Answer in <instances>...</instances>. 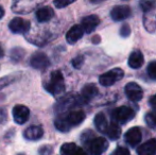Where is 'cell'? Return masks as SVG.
I'll return each instance as SVG.
<instances>
[{"label":"cell","instance_id":"6da1fadb","mask_svg":"<svg viewBox=\"0 0 156 155\" xmlns=\"http://www.w3.org/2000/svg\"><path fill=\"white\" fill-rule=\"evenodd\" d=\"M45 88L53 96H58L65 90L64 77L60 70H54L51 72L48 82L45 83Z\"/></svg>","mask_w":156,"mask_h":155},{"label":"cell","instance_id":"7a4b0ae2","mask_svg":"<svg viewBox=\"0 0 156 155\" xmlns=\"http://www.w3.org/2000/svg\"><path fill=\"white\" fill-rule=\"evenodd\" d=\"M112 117L116 123L125 124L135 117V112L129 106H120L112 113Z\"/></svg>","mask_w":156,"mask_h":155},{"label":"cell","instance_id":"3957f363","mask_svg":"<svg viewBox=\"0 0 156 155\" xmlns=\"http://www.w3.org/2000/svg\"><path fill=\"white\" fill-rule=\"evenodd\" d=\"M86 147L91 155H102L108 148V143L103 137H94L86 143Z\"/></svg>","mask_w":156,"mask_h":155},{"label":"cell","instance_id":"277c9868","mask_svg":"<svg viewBox=\"0 0 156 155\" xmlns=\"http://www.w3.org/2000/svg\"><path fill=\"white\" fill-rule=\"evenodd\" d=\"M124 76V71L121 68H114L113 70H109L107 72L103 73L99 78V82L103 86H111L120 81Z\"/></svg>","mask_w":156,"mask_h":155},{"label":"cell","instance_id":"5b68a950","mask_svg":"<svg viewBox=\"0 0 156 155\" xmlns=\"http://www.w3.org/2000/svg\"><path fill=\"white\" fill-rule=\"evenodd\" d=\"M9 28L15 34H26L27 32H29L31 25H30V21L26 20V19L20 18V17H15L10 21Z\"/></svg>","mask_w":156,"mask_h":155},{"label":"cell","instance_id":"8992f818","mask_svg":"<svg viewBox=\"0 0 156 155\" xmlns=\"http://www.w3.org/2000/svg\"><path fill=\"white\" fill-rule=\"evenodd\" d=\"M30 65L37 70H45L50 65V61L49 58L44 52L37 51L33 53L32 56L30 58Z\"/></svg>","mask_w":156,"mask_h":155},{"label":"cell","instance_id":"52a82bcc","mask_svg":"<svg viewBox=\"0 0 156 155\" xmlns=\"http://www.w3.org/2000/svg\"><path fill=\"white\" fill-rule=\"evenodd\" d=\"M124 90H125V95H126V97L133 102L140 101V100L142 99V97H144V91H142V88L135 82L127 83Z\"/></svg>","mask_w":156,"mask_h":155},{"label":"cell","instance_id":"ba28073f","mask_svg":"<svg viewBox=\"0 0 156 155\" xmlns=\"http://www.w3.org/2000/svg\"><path fill=\"white\" fill-rule=\"evenodd\" d=\"M30 117V111L27 106L25 105H18L14 106L13 108V118H14V121L17 124H23L28 121Z\"/></svg>","mask_w":156,"mask_h":155},{"label":"cell","instance_id":"9c48e42d","mask_svg":"<svg viewBox=\"0 0 156 155\" xmlns=\"http://www.w3.org/2000/svg\"><path fill=\"white\" fill-rule=\"evenodd\" d=\"M131 13L132 11L129 5H116L112 10L111 16L115 21H121L126 19L131 15Z\"/></svg>","mask_w":156,"mask_h":155},{"label":"cell","instance_id":"30bf717a","mask_svg":"<svg viewBox=\"0 0 156 155\" xmlns=\"http://www.w3.org/2000/svg\"><path fill=\"white\" fill-rule=\"evenodd\" d=\"M124 139L127 145H129L131 147H136L141 140V131H140V129L137 128V126L129 129L125 134Z\"/></svg>","mask_w":156,"mask_h":155},{"label":"cell","instance_id":"8fae6325","mask_svg":"<svg viewBox=\"0 0 156 155\" xmlns=\"http://www.w3.org/2000/svg\"><path fill=\"white\" fill-rule=\"evenodd\" d=\"M100 23V19L97 15H89L82 19L81 21V27L83 28L84 32L86 33H91L94 29L99 26Z\"/></svg>","mask_w":156,"mask_h":155},{"label":"cell","instance_id":"7c38bea8","mask_svg":"<svg viewBox=\"0 0 156 155\" xmlns=\"http://www.w3.org/2000/svg\"><path fill=\"white\" fill-rule=\"evenodd\" d=\"M98 95V88L94 84H87L82 88L81 91V97L80 101L84 102V103H88L91 99H94L96 96Z\"/></svg>","mask_w":156,"mask_h":155},{"label":"cell","instance_id":"4fadbf2b","mask_svg":"<svg viewBox=\"0 0 156 155\" xmlns=\"http://www.w3.org/2000/svg\"><path fill=\"white\" fill-rule=\"evenodd\" d=\"M43 135L44 130L41 125H31L23 132V136L28 140H38L43 137Z\"/></svg>","mask_w":156,"mask_h":155},{"label":"cell","instance_id":"5bb4252c","mask_svg":"<svg viewBox=\"0 0 156 155\" xmlns=\"http://www.w3.org/2000/svg\"><path fill=\"white\" fill-rule=\"evenodd\" d=\"M64 115H65L67 121L69 122V124L71 125V128L81 124L85 119V113L83 111H71V112Z\"/></svg>","mask_w":156,"mask_h":155},{"label":"cell","instance_id":"9a60e30c","mask_svg":"<svg viewBox=\"0 0 156 155\" xmlns=\"http://www.w3.org/2000/svg\"><path fill=\"white\" fill-rule=\"evenodd\" d=\"M138 155H156V139H150L140 145L137 149Z\"/></svg>","mask_w":156,"mask_h":155},{"label":"cell","instance_id":"2e32d148","mask_svg":"<svg viewBox=\"0 0 156 155\" xmlns=\"http://www.w3.org/2000/svg\"><path fill=\"white\" fill-rule=\"evenodd\" d=\"M83 34H84V30L81 26L76 25L73 27L70 28V30L66 34V39L69 44H74L82 38Z\"/></svg>","mask_w":156,"mask_h":155},{"label":"cell","instance_id":"e0dca14e","mask_svg":"<svg viewBox=\"0 0 156 155\" xmlns=\"http://www.w3.org/2000/svg\"><path fill=\"white\" fill-rule=\"evenodd\" d=\"M61 153L62 155H86L82 148H79L73 143H64L61 148Z\"/></svg>","mask_w":156,"mask_h":155},{"label":"cell","instance_id":"ac0fdd59","mask_svg":"<svg viewBox=\"0 0 156 155\" xmlns=\"http://www.w3.org/2000/svg\"><path fill=\"white\" fill-rule=\"evenodd\" d=\"M144 54L141 53V51L139 50H135L131 53L129 58V66L133 69H138L144 65Z\"/></svg>","mask_w":156,"mask_h":155},{"label":"cell","instance_id":"d6986e66","mask_svg":"<svg viewBox=\"0 0 156 155\" xmlns=\"http://www.w3.org/2000/svg\"><path fill=\"white\" fill-rule=\"evenodd\" d=\"M54 16V11L50 6H43L36 11V19L39 23L49 21Z\"/></svg>","mask_w":156,"mask_h":155},{"label":"cell","instance_id":"ffe728a7","mask_svg":"<svg viewBox=\"0 0 156 155\" xmlns=\"http://www.w3.org/2000/svg\"><path fill=\"white\" fill-rule=\"evenodd\" d=\"M94 125H96L97 130L101 133H106L107 129H108L109 123L107 122L106 117L103 113H99L94 117Z\"/></svg>","mask_w":156,"mask_h":155},{"label":"cell","instance_id":"44dd1931","mask_svg":"<svg viewBox=\"0 0 156 155\" xmlns=\"http://www.w3.org/2000/svg\"><path fill=\"white\" fill-rule=\"evenodd\" d=\"M105 134L108 136L109 139L112 140H117L120 136H121V128L119 126V124L116 122H112L109 123L108 129H107Z\"/></svg>","mask_w":156,"mask_h":155},{"label":"cell","instance_id":"7402d4cb","mask_svg":"<svg viewBox=\"0 0 156 155\" xmlns=\"http://www.w3.org/2000/svg\"><path fill=\"white\" fill-rule=\"evenodd\" d=\"M54 125H55L56 130H58L60 132H68L71 130V125L67 121L65 115H61L60 117L56 118L54 121Z\"/></svg>","mask_w":156,"mask_h":155},{"label":"cell","instance_id":"603a6c76","mask_svg":"<svg viewBox=\"0 0 156 155\" xmlns=\"http://www.w3.org/2000/svg\"><path fill=\"white\" fill-rule=\"evenodd\" d=\"M23 55H25V50L20 49V48L13 49L12 53H11V58H12L13 61H19Z\"/></svg>","mask_w":156,"mask_h":155},{"label":"cell","instance_id":"cb8c5ba5","mask_svg":"<svg viewBox=\"0 0 156 155\" xmlns=\"http://www.w3.org/2000/svg\"><path fill=\"white\" fill-rule=\"evenodd\" d=\"M146 121L151 128H156V112H151L146 116Z\"/></svg>","mask_w":156,"mask_h":155},{"label":"cell","instance_id":"d4e9b609","mask_svg":"<svg viewBox=\"0 0 156 155\" xmlns=\"http://www.w3.org/2000/svg\"><path fill=\"white\" fill-rule=\"evenodd\" d=\"M148 75L149 77L156 81V61H153L148 66Z\"/></svg>","mask_w":156,"mask_h":155},{"label":"cell","instance_id":"484cf974","mask_svg":"<svg viewBox=\"0 0 156 155\" xmlns=\"http://www.w3.org/2000/svg\"><path fill=\"white\" fill-rule=\"evenodd\" d=\"M52 153H53V148L49 145H45L38 149L39 155H51Z\"/></svg>","mask_w":156,"mask_h":155},{"label":"cell","instance_id":"4316f807","mask_svg":"<svg viewBox=\"0 0 156 155\" xmlns=\"http://www.w3.org/2000/svg\"><path fill=\"white\" fill-rule=\"evenodd\" d=\"M83 63H84V58H83L82 55H79L72 60V66H73L74 68L79 69V68H81V66L83 65Z\"/></svg>","mask_w":156,"mask_h":155},{"label":"cell","instance_id":"83f0119b","mask_svg":"<svg viewBox=\"0 0 156 155\" xmlns=\"http://www.w3.org/2000/svg\"><path fill=\"white\" fill-rule=\"evenodd\" d=\"M94 133L91 132V131H86V132H84L82 134V141L85 143H87L89 140H91V139L94 138Z\"/></svg>","mask_w":156,"mask_h":155},{"label":"cell","instance_id":"f1b7e54d","mask_svg":"<svg viewBox=\"0 0 156 155\" xmlns=\"http://www.w3.org/2000/svg\"><path fill=\"white\" fill-rule=\"evenodd\" d=\"M155 2L154 1H142L140 2V5H141L142 10L144 11H149L155 5Z\"/></svg>","mask_w":156,"mask_h":155},{"label":"cell","instance_id":"f546056e","mask_svg":"<svg viewBox=\"0 0 156 155\" xmlns=\"http://www.w3.org/2000/svg\"><path fill=\"white\" fill-rule=\"evenodd\" d=\"M111 155H129V150L125 149V148L119 147V148H117V149H116Z\"/></svg>","mask_w":156,"mask_h":155},{"label":"cell","instance_id":"4dcf8cb0","mask_svg":"<svg viewBox=\"0 0 156 155\" xmlns=\"http://www.w3.org/2000/svg\"><path fill=\"white\" fill-rule=\"evenodd\" d=\"M72 2H73V1H63V0H58V1H54L53 3H54V5H55L56 8L63 9V8H65V6L71 4Z\"/></svg>","mask_w":156,"mask_h":155},{"label":"cell","instance_id":"1f68e13d","mask_svg":"<svg viewBox=\"0 0 156 155\" xmlns=\"http://www.w3.org/2000/svg\"><path fill=\"white\" fill-rule=\"evenodd\" d=\"M129 32H131V30H129V26H127V25H124L123 27H122V29L120 30V33H121V35L124 36V37L129 35Z\"/></svg>","mask_w":156,"mask_h":155},{"label":"cell","instance_id":"d6a6232c","mask_svg":"<svg viewBox=\"0 0 156 155\" xmlns=\"http://www.w3.org/2000/svg\"><path fill=\"white\" fill-rule=\"evenodd\" d=\"M6 119V113L3 108H0V123L4 122Z\"/></svg>","mask_w":156,"mask_h":155},{"label":"cell","instance_id":"836d02e7","mask_svg":"<svg viewBox=\"0 0 156 155\" xmlns=\"http://www.w3.org/2000/svg\"><path fill=\"white\" fill-rule=\"evenodd\" d=\"M150 105L152 106L154 110H156V95L153 96V97L150 99Z\"/></svg>","mask_w":156,"mask_h":155},{"label":"cell","instance_id":"e575fe53","mask_svg":"<svg viewBox=\"0 0 156 155\" xmlns=\"http://www.w3.org/2000/svg\"><path fill=\"white\" fill-rule=\"evenodd\" d=\"M3 15H4V10H3V8L0 5V19L3 17Z\"/></svg>","mask_w":156,"mask_h":155},{"label":"cell","instance_id":"d590c367","mask_svg":"<svg viewBox=\"0 0 156 155\" xmlns=\"http://www.w3.org/2000/svg\"><path fill=\"white\" fill-rule=\"evenodd\" d=\"M3 55H4V50H3V48L1 47V45H0V58H2Z\"/></svg>","mask_w":156,"mask_h":155},{"label":"cell","instance_id":"8d00e7d4","mask_svg":"<svg viewBox=\"0 0 156 155\" xmlns=\"http://www.w3.org/2000/svg\"><path fill=\"white\" fill-rule=\"evenodd\" d=\"M18 155H25V154H18Z\"/></svg>","mask_w":156,"mask_h":155}]
</instances>
